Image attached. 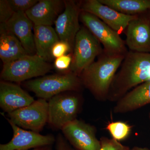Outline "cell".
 I'll return each mask as SVG.
<instances>
[{"mask_svg": "<svg viewBox=\"0 0 150 150\" xmlns=\"http://www.w3.org/2000/svg\"><path fill=\"white\" fill-rule=\"evenodd\" d=\"M150 81V53L129 51L115 74L108 100L117 102L132 89Z\"/></svg>", "mask_w": 150, "mask_h": 150, "instance_id": "obj_1", "label": "cell"}, {"mask_svg": "<svg viewBox=\"0 0 150 150\" xmlns=\"http://www.w3.org/2000/svg\"><path fill=\"white\" fill-rule=\"evenodd\" d=\"M125 55H112L103 51L79 76L83 86L90 91L96 99L108 100L110 86Z\"/></svg>", "mask_w": 150, "mask_h": 150, "instance_id": "obj_2", "label": "cell"}, {"mask_svg": "<svg viewBox=\"0 0 150 150\" xmlns=\"http://www.w3.org/2000/svg\"><path fill=\"white\" fill-rule=\"evenodd\" d=\"M25 86L39 98L46 100L65 92H81L83 87L79 77L71 71L43 76L28 81Z\"/></svg>", "mask_w": 150, "mask_h": 150, "instance_id": "obj_3", "label": "cell"}, {"mask_svg": "<svg viewBox=\"0 0 150 150\" xmlns=\"http://www.w3.org/2000/svg\"><path fill=\"white\" fill-rule=\"evenodd\" d=\"M80 92L63 93L48 100V123L52 129L61 130L67 123L76 119L83 102Z\"/></svg>", "mask_w": 150, "mask_h": 150, "instance_id": "obj_4", "label": "cell"}, {"mask_svg": "<svg viewBox=\"0 0 150 150\" xmlns=\"http://www.w3.org/2000/svg\"><path fill=\"white\" fill-rule=\"evenodd\" d=\"M52 69L51 65L40 56L28 54L4 64L1 77L7 81L21 82L44 76Z\"/></svg>", "mask_w": 150, "mask_h": 150, "instance_id": "obj_5", "label": "cell"}, {"mask_svg": "<svg viewBox=\"0 0 150 150\" xmlns=\"http://www.w3.org/2000/svg\"><path fill=\"white\" fill-rule=\"evenodd\" d=\"M70 71L77 76L103 53L101 43L87 28L81 27L75 38Z\"/></svg>", "mask_w": 150, "mask_h": 150, "instance_id": "obj_6", "label": "cell"}, {"mask_svg": "<svg viewBox=\"0 0 150 150\" xmlns=\"http://www.w3.org/2000/svg\"><path fill=\"white\" fill-rule=\"evenodd\" d=\"M80 21L100 42L106 54L126 55L129 51L120 34L97 17L81 11Z\"/></svg>", "mask_w": 150, "mask_h": 150, "instance_id": "obj_7", "label": "cell"}, {"mask_svg": "<svg viewBox=\"0 0 150 150\" xmlns=\"http://www.w3.org/2000/svg\"><path fill=\"white\" fill-rule=\"evenodd\" d=\"M7 115L11 121L20 128L39 133L48 123V102L39 98Z\"/></svg>", "mask_w": 150, "mask_h": 150, "instance_id": "obj_8", "label": "cell"}, {"mask_svg": "<svg viewBox=\"0 0 150 150\" xmlns=\"http://www.w3.org/2000/svg\"><path fill=\"white\" fill-rule=\"evenodd\" d=\"M64 137L76 150H100V143L94 126L76 119L61 129Z\"/></svg>", "mask_w": 150, "mask_h": 150, "instance_id": "obj_9", "label": "cell"}, {"mask_svg": "<svg viewBox=\"0 0 150 150\" xmlns=\"http://www.w3.org/2000/svg\"><path fill=\"white\" fill-rule=\"evenodd\" d=\"M81 11L97 17L118 34L125 32L129 23L139 15L121 13L103 4L98 0H86L79 2Z\"/></svg>", "mask_w": 150, "mask_h": 150, "instance_id": "obj_10", "label": "cell"}, {"mask_svg": "<svg viewBox=\"0 0 150 150\" xmlns=\"http://www.w3.org/2000/svg\"><path fill=\"white\" fill-rule=\"evenodd\" d=\"M13 131L10 142L0 145V150H28L47 146H52L56 139L52 134L41 135L34 131L20 128L7 118Z\"/></svg>", "mask_w": 150, "mask_h": 150, "instance_id": "obj_11", "label": "cell"}, {"mask_svg": "<svg viewBox=\"0 0 150 150\" xmlns=\"http://www.w3.org/2000/svg\"><path fill=\"white\" fill-rule=\"evenodd\" d=\"M64 4L65 10L56 19L55 30L60 40L69 43L73 51L75 38L81 27L80 6L79 3L74 1H64Z\"/></svg>", "mask_w": 150, "mask_h": 150, "instance_id": "obj_12", "label": "cell"}, {"mask_svg": "<svg viewBox=\"0 0 150 150\" xmlns=\"http://www.w3.org/2000/svg\"><path fill=\"white\" fill-rule=\"evenodd\" d=\"M125 33L129 51L150 53V22L146 13L130 21Z\"/></svg>", "mask_w": 150, "mask_h": 150, "instance_id": "obj_13", "label": "cell"}, {"mask_svg": "<svg viewBox=\"0 0 150 150\" xmlns=\"http://www.w3.org/2000/svg\"><path fill=\"white\" fill-rule=\"evenodd\" d=\"M34 98L18 85L2 80L0 82V106L8 113L29 105Z\"/></svg>", "mask_w": 150, "mask_h": 150, "instance_id": "obj_14", "label": "cell"}, {"mask_svg": "<svg viewBox=\"0 0 150 150\" xmlns=\"http://www.w3.org/2000/svg\"><path fill=\"white\" fill-rule=\"evenodd\" d=\"M4 24L9 31L18 38L28 54H36L34 34L32 32L33 24L25 12L14 13L10 19Z\"/></svg>", "mask_w": 150, "mask_h": 150, "instance_id": "obj_15", "label": "cell"}, {"mask_svg": "<svg viewBox=\"0 0 150 150\" xmlns=\"http://www.w3.org/2000/svg\"><path fill=\"white\" fill-rule=\"evenodd\" d=\"M150 103V81L139 85L118 100L113 107L116 114L137 110Z\"/></svg>", "mask_w": 150, "mask_h": 150, "instance_id": "obj_16", "label": "cell"}, {"mask_svg": "<svg viewBox=\"0 0 150 150\" xmlns=\"http://www.w3.org/2000/svg\"><path fill=\"white\" fill-rule=\"evenodd\" d=\"M64 1L40 0L25 12L34 25H49L54 24L61 10Z\"/></svg>", "mask_w": 150, "mask_h": 150, "instance_id": "obj_17", "label": "cell"}, {"mask_svg": "<svg viewBox=\"0 0 150 150\" xmlns=\"http://www.w3.org/2000/svg\"><path fill=\"white\" fill-rule=\"evenodd\" d=\"M20 41L7 29L4 24L0 25V58L4 64L28 55Z\"/></svg>", "mask_w": 150, "mask_h": 150, "instance_id": "obj_18", "label": "cell"}, {"mask_svg": "<svg viewBox=\"0 0 150 150\" xmlns=\"http://www.w3.org/2000/svg\"><path fill=\"white\" fill-rule=\"evenodd\" d=\"M34 43L36 54L45 61L52 59L53 46L60 40L55 29L49 25H33Z\"/></svg>", "mask_w": 150, "mask_h": 150, "instance_id": "obj_19", "label": "cell"}, {"mask_svg": "<svg viewBox=\"0 0 150 150\" xmlns=\"http://www.w3.org/2000/svg\"><path fill=\"white\" fill-rule=\"evenodd\" d=\"M115 10L128 15H139L150 10V0H98Z\"/></svg>", "mask_w": 150, "mask_h": 150, "instance_id": "obj_20", "label": "cell"}, {"mask_svg": "<svg viewBox=\"0 0 150 150\" xmlns=\"http://www.w3.org/2000/svg\"><path fill=\"white\" fill-rule=\"evenodd\" d=\"M112 136V139L118 142L126 139L131 131V126L126 122L115 121L109 123L105 128Z\"/></svg>", "mask_w": 150, "mask_h": 150, "instance_id": "obj_21", "label": "cell"}, {"mask_svg": "<svg viewBox=\"0 0 150 150\" xmlns=\"http://www.w3.org/2000/svg\"><path fill=\"white\" fill-rule=\"evenodd\" d=\"M100 150H131L129 147L122 144L114 139L106 137L100 138Z\"/></svg>", "mask_w": 150, "mask_h": 150, "instance_id": "obj_22", "label": "cell"}, {"mask_svg": "<svg viewBox=\"0 0 150 150\" xmlns=\"http://www.w3.org/2000/svg\"><path fill=\"white\" fill-rule=\"evenodd\" d=\"M9 4L15 13L25 12L38 1V0H8Z\"/></svg>", "mask_w": 150, "mask_h": 150, "instance_id": "obj_23", "label": "cell"}, {"mask_svg": "<svg viewBox=\"0 0 150 150\" xmlns=\"http://www.w3.org/2000/svg\"><path fill=\"white\" fill-rule=\"evenodd\" d=\"M68 52H73L71 46L67 42L60 40L52 47L51 55L52 58L56 59L66 55Z\"/></svg>", "mask_w": 150, "mask_h": 150, "instance_id": "obj_24", "label": "cell"}, {"mask_svg": "<svg viewBox=\"0 0 150 150\" xmlns=\"http://www.w3.org/2000/svg\"><path fill=\"white\" fill-rule=\"evenodd\" d=\"M8 0L0 1V22L5 24L10 19L14 13Z\"/></svg>", "mask_w": 150, "mask_h": 150, "instance_id": "obj_25", "label": "cell"}, {"mask_svg": "<svg viewBox=\"0 0 150 150\" xmlns=\"http://www.w3.org/2000/svg\"><path fill=\"white\" fill-rule=\"evenodd\" d=\"M72 62V55L69 54L64 55L55 59L54 67L58 71H66L70 69Z\"/></svg>", "mask_w": 150, "mask_h": 150, "instance_id": "obj_26", "label": "cell"}, {"mask_svg": "<svg viewBox=\"0 0 150 150\" xmlns=\"http://www.w3.org/2000/svg\"><path fill=\"white\" fill-rule=\"evenodd\" d=\"M56 150H76L73 147L62 134H59L56 138Z\"/></svg>", "mask_w": 150, "mask_h": 150, "instance_id": "obj_27", "label": "cell"}, {"mask_svg": "<svg viewBox=\"0 0 150 150\" xmlns=\"http://www.w3.org/2000/svg\"><path fill=\"white\" fill-rule=\"evenodd\" d=\"M32 150H53V149L52 146H47L35 148Z\"/></svg>", "mask_w": 150, "mask_h": 150, "instance_id": "obj_28", "label": "cell"}, {"mask_svg": "<svg viewBox=\"0 0 150 150\" xmlns=\"http://www.w3.org/2000/svg\"><path fill=\"white\" fill-rule=\"evenodd\" d=\"M131 150H150V149L146 148H142L138 146H134Z\"/></svg>", "mask_w": 150, "mask_h": 150, "instance_id": "obj_29", "label": "cell"}, {"mask_svg": "<svg viewBox=\"0 0 150 150\" xmlns=\"http://www.w3.org/2000/svg\"><path fill=\"white\" fill-rule=\"evenodd\" d=\"M146 13L147 16L148 18H149V20L150 22V10L148 11Z\"/></svg>", "mask_w": 150, "mask_h": 150, "instance_id": "obj_30", "label": "cell"}, {"mask_svg": "<svg viewBox=\"0 0 150 150\" xmlns=\"http://www.w3.org/2000/svg\"><path fill=\"white\" fill-rule=\"evenodd\" d=\"M149 119L150 120V111L149 113Z\"/></svg>", "mask_w": 150, "mask_h": 150, "instance_id": "obj_31", "label": "cell"}]
</instances>
